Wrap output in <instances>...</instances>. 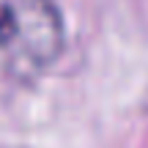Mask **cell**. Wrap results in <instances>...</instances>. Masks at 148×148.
<instances>
[{"instance_id":"obj_1","label":"cell","mask_w":148,"mask_h":148,"mask_svg":"<svg viewBox=\"0 0 148 148\" xmlns=\"http://www.w3.org/2000/svg\"><path fill=\"white\" fill-rule=\"evenodd\" d=\"M63 49V19L52 0H0V55L11 74L33 79Z\"/></svg>"}]
</instances>
